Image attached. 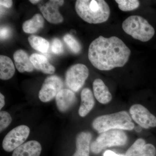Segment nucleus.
Returning <instances> with one entry per match:
<instances>
[{
    "mask_svg": "<svg viewBox=\"0 0 156 156\" xmlns=\"http://www.w3.org/2000/svg\"><path fill=\"white\" fill-rule=\"evenodd\" d=\"M75 10L83 20L92 24L105 22L110 15L108 4L104 0H77Z\"/></svg>",
    "mask_w": 156,
    "mask_h": 156,
    "instance_id": "2",
    "label": "nucleus"
},
{
    "mask_svg": "<svg viewBox=\"0 0 156 156\" xmlns=\"http://www.w3.org/2000/svg\"><path fill=\"white\" fill-rule=\"evenodd\" d=\"M44 20L42 15L37 14L32 18L23 23L22 25L23 30L27 34L36 33L44 27Z\"/></svg>",
    "mask_w": 156,
    "mask_h": 156,
    "instance_id": "20",
    "label": "nucleus"
},
{
    "mask_svg": "<svg viewBox=\"0 0 156 156\" xmlns=\"http://www.w3.org/2000/svg\"><path fill=\"white\" fill-rule=\"evenodd\" d=\"M127 140V135L122 130L112 129L101 133L90 144V150L98 154L107 148L125 145Z\"/></svg>",
    "mask_w": 156,
    "mask_h": 156,
    "instance_id": "5",
    "label": "nucleus"
},
{
    "mask_svg": "<svg viewBox=\"0 0 156 156\" xmlns=\"http://www.w3.org/2000/svg\"><path fill=\"white\" fill-rule=\"evenodd\" d=\"M0 4L1 6H3L7 8H10L13 5V2L11 0H1Z\"/></svg>",
    "mask_w": 156,
    "mask_h": 156,
    "instance_id": "27",
    "label": "nucleus"
},
{
    "mask_svg": "<svg viewBox=\"0 0 156 156\" xmlns=\"http://www.w3.org/2000/svg\"><path fill=\"white\" fill-rule=\"evenodd\" d=\"M129 112L132 119L140 127L145 129L156 127V117L143 105H134Z\"/></svg>",
    "mask_w": 156,
    "mask_h": 156,
    "instance_id": "9",
    "label": "nucleus"
},
{
    "mask_svg": "<svg viewBox=\"0 0 156 156\" xmlns=\"http://www.w3.org/2000/svg\"><path fill=\"white\" fill-rule=\"evenodd\" d=\"M30 129L28 126L21 125L9 131L4 138L2 147L8 152L14 151L22 145L28 137Z\"/></svg>",
    "mask_w": 156,
    "mask_h": 156,
    "instance_id": "7",
    "label": "nucleus"
},
{
    "mask_svg": "<svg viewBox=\"0 0 156 156\" xmlns=\"http://www.w3.org/2000/svg\"><path fill=\"white\" fill-rule=\"evenodd\" d=\"M131 53L129 48L118 37L105 38L100 36L89 45L88 58L95 68L108 71L124 66Z\"/></svg>",
    "mask_w": 156,
    "mask_h": 156,
    "instance_id": "1",
    "label": "nucleus"
},
{
    "mask_svg": "<svg viewBox=\"0 0 156 156\" xmlns=\"http://www.w3.org/2000/svg\"><path fill=\"white\" fill-rule=\"evenodd\" d=\"M135 130H136V131H137V132H139V131H141V128H140V127H137L136 128V129H135Z\"/></svg>",
    "mask_w": 156,
    "mask_h": 156,
    "instance_id": "31",
    "label": "nucleus"
},
{
    "mask_svg": "<svg viewBox=\"0 0 156 156\" xmlns=\"http://www.w3.org/2000/svg\"><path fill=\"white\" fill-rule=\"evenodd\" d=\"M15 66L8 56H0V79L3 80H10L15 73Z\"/></svg>",
    "mask_w": 156,
    "mask_h": 156,
    "instance_id": "19",
    "label": "nucleus"
},
{
    "mask_svg": "<svg viewBox=\"0 0 156 156\" xmlns=\"http://www.w3.org/2000/svg\"><path fill=\"white\" fill-rule=\"evenodd\" d=\"M92 135L89 132H82L76 138V151L73 156H89Z\"/></svg>",
    "mask_w": 156,
    "mask_h": 156,
    "instance_id": "16",
    "label": "nucleus"
},
{
    "mask_svg": "<svg viewBox=\"0 0 156 156\" xmlns=\"http://www.w3.org/2000/svg\"><path fill=\"white\" fill-rule=\"evenodd\" d=\"M89 75V69L86 65L80 63L73 65L66 73V83L71 90L78 92L83 87Z\"/></svg>",
    "mask_w": 156,
    "mask_h": 156,
    "instance_id": "6",
    "label": "nucleus"
},
{
    "mask_svg": "<svg viewBox=\"0 0 156 156\" xmlns=\"http://www.w3.org/2000/svg\"><path fill=\"white\" fill-rule=\"evenodd\" d=\"M63 40L72 52L76 54L80 53L82 50V46L72 35L66 34L63 37Z\"/></svg>",
    "mask_w": 156,
    "mask_h": 156,
    "instance_id": "22",
    "label": "nucleus"
},
{
    "mask_svg": "<svg viewBox=\"0 0 156 156\" xmlns=\"http://www.w3.org/2000/svg\"><path fill=\"white\" fill-rule=\"evenodd\" d=\"M121 11H128L135 10L139 7L140 2L137 0H116Z\"/></svg>",
    "mask_w": 156,
    "mask_h": 156,
    "instance_id": "23",
    "label": "nucleus"
},
{
    "mask_svg": "<svg viewBox=\"0 0 156 156\" xmlns=\"http://www.w3.org/2000/svg\"><path fill=\"white\" fill-rule=\"evenodd\" d=\"M92 126L99 134L112 129L131 131L134 128L131 117L125 111L98 117Z\"/></svg>",
    "mask_w": 156,
    "mask_h": 156,
    "instance_id": "3",
    "label": "nucleus"
},
{
    "mask_svg": "<svg viewBox=\"0 0 156 156\" xmlns=\"http://www.w3.org/2000/svg\"><path fill=\"white\" fill-rule=\"evenodd\" d=\"M5 98L2 93H0V109H2L5 106Z\"/></svg>",
    "mask_w": 156,
    "mask_h": 156,
    "instance_id": "29",
    "label": "nucleus"
},
{
    "mask_svg": "<svg viewBox=\"0 0 156 156\" xmlns=\"http://www.w3.org/2000/svg\"><path fill=\"white\" fill-rule=\"evenodd\" d=\"M12 119L11 115L6 111L0 112V131H4L11 124Z\"/></svg>",
    "mask_w": 156,
    "mask_h": 156,
    "instance_id": "24",
    "label": "nucleus"
},
{
    "mask_svg": "<svg viewBox=\"0 0 156 156\" xmlns=\"http://www.w3.org/2000/svg\"><path fill=\"white\" fill-rule=\"evenodd\" d=\"M126 34L143 42L150 41L155 34L154 27L141 16L132 15L124 20L122 25Z\"/></svg>",
    "mask_w": 156,
    "mask_h": 156,
    "instance_id": "4",
    "label": "nucleus"
},
{
    "mask_svg": "<svg viewBox=\"0 0 156 156\" xmlns=\"http://www.w3.org/2000/svg\"><path fill=\"white\" fill-rule=\"evenodd\" d=\"M76 100L75 94L70 89H62L56 96V106L61 112L67 111L74 104Z\"/></svg>",
    "mask_w": 156,
    "mask_h": 156,
    "instance_id": "12",
    "label": "nucleus"
},
{
    "mask_svg": "<svg viewBox=\"0 0 156 156\" xmlns=\"http://www.w3.org/2000/svg\"><path fill=\"white\" fill-rule=\"evenodd\" d=\"M51 50L54 54L59 55L63 53L64 51L63 44L59 39H53L51 45Z\"/></svg>",
    "mask_w": 156,
    "mask_h": 156,
    "instance_id": "25",
    "label": "nucleus"
},
{
    "mask_svg": "<svg viewBox=\"0 0 156 156\" xmlns=\"http://www.w3.org/2000/svg\"><path fill=\"white\" fill-rule=\"evenodd\" d=\"M126 156H156V149L153 144H146L145 140L139 138L126 152Z\"/></svg>",
    "mask_w": 156,
    "mask_h": 156,
    "instance_id": "11",
    "label": "nucleus"
},
{
    "mask_svg": "<svg viewBox=\"0 0 156 156\" xmlns=\"http://www.w3.org/2000/svg\"><path fill=\"white\" fill-rule=\"evenodd\" d=\"M62 0H50L44 4H40L39 9L44 17L53 24L62 22L63 18L58 11V8L64 4Z\"/></svg>",
    "mask_w": 156,
    "mask_h": 156,
    "instance_id": "10",
    "label": "nucleus"
},
{
    "mask_svg": "<svg viewBox=\"0 0 156 156\" xmlns=\"http://www.w3.org/2000/svg\"><path fill=\"white\" fill-rule=\"evenodd\" d=\"M13 58L16 68L20 73L31 72L34 69L30 57L24 50H19L15 51Z\"/></svg>",
    "mask_w": 156,
    "mask_h": 156,
    "instance_id": "13",
    "label": "nucleus"
},
{
    "mask_svg": "<svg viewBox=\"0 0 156 156\" xmlns=\"http://www.w3.org/2000/svg\"><path fill=\"white\" fill-rule=\"evenodd\" d=\"M63 83L61 78L51 76L45 79L39 93V99L43 102L52 100L62 89Z\"/></svg>",
    "mask_w": 156,
    "mask_h": 156,
    "instance_id": "8",
    "label": "nucleus"
},
{
    "mask_svg": "<svg viewBox=\"0 0 156 156\" xmlns=\"http://www.w3.org/2000/svg\"><path fill=\"white\" fill-rule=\"evenodd\" d=\"M103 156H126L124 155H119L116 154L114 152L112 151L108 150L105 152Z\"/></svg>",
    "mask_w": 156,
    "mask_h": 156,
    "instance_id": "28",
    "label": "nucleus"
},
{
    "mask_svg": "<svg viewBox=\"0 0 156 156\" xmlns=\"http://www.w3.org/2000/svg\"><path fill=\"white\" fill-rule=\"evenodd\" d=\"M42 151L41 144L30 140L20 146L13 151L12 156H40Z\"/></svg>",
    "mask_w": 156,
    "mask_h": 156,
    "instance_id": "14",
    "label": "nucleus"
},
{
    "mask_svg": "<svg viewBox=\"0 0 156 156\" xmlns=\"http://www.w3.org/2000/svg\"><path fill=\"white\" fill-rule=\"evenodd\" d=\"M28 41L31 47L34 50L41 53L48 52L50 44L46 39L33 35L29 37Z\"/></svg>",
    "mask_w": 156,
    "mask_h": 156,
    "instance_id": "21",
    "label": "nucleus"
},
{
    "mask_svg": "<svg viewBox=\"0 0 156 156\" xmlns=\"http://www.w3.org/2000/svg\"><path fill=\"white\" fill-rule=\"evenodd\" d=\"M41 2V1H40V0H30V2L33 4H36L37 3L40 2Z\"/></svg>",
    "mask_w": 156,
    "mask_h": 156,
    "instance_id": "30",
    "label": "nucleus"
},
{
    "mask_svg": "<svg viewBox=\"0 0 156 156\" xmlns=\"http://www.w3.org/2000/svg\"><path fill=\"white\" fill-rule=\"evenodd\" d=\"M30 59L35 68L44 73L53 74L55 72V67L50 64L45 56L33 53L30 56Z\"/></svg>",
    "mask_w": 156,
    "mask_h": 156,
    "instance_id": "18",
    "label": "nucleus"
},
{
    "mask_svg": "<svg viewBox=\"0 0 156 156\" xmlns=\"http://www.w3.org/2000/svg\"><path fill=\"white\" fill-rule=\"evenodd\" d=\"M93 91L94 96L99 103L106 104L112 100V95L102 80L95 79L93 83Z\"/></svg>",
    "mask_w": 156,
    "mask_h": 156,
    "instance_id": "15",
    "label": "nucleus"
},
{
    "mask_svg": "<svg viewBox=\"0 0 156 156\" xmlns=\"http://www.w3.org/2000/svg\"><path fill=\"white\" fill-rule=\"evenodd\" d=\"M11 34V30L7 27H1L0 30V37L1 40H5L8 38Z\"/></svg>",
    "mask_w": 156,
    "mask_h": 156,
    "instance_id": "26",
    "label": "nucleus"
},
{
    "mask_svg": "<svg viewBox=\"0 0 156 156\" xmlns=\"http://www.w3.org/2000/svg\"><path fill=\"white\" fill-rule=\"evenodd\" d=\"M81 104L79 110V114L82 117L87 116L92 110L95 105V99L91 89H83L81 93Z\"/></svg>",
    "mask_w": 156,
    "mask_h": 156,
    "instance_id": "17",
    "label": "nucleus"
}]
</instances>
